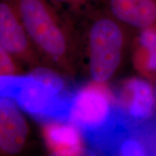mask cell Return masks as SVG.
I'll return each instance as SVG.
<instances>
[{
	"instance_id": "6da1fadb",
	"label": "cell",
	"mask_w": 156,
	"mask_h": 156,
	"mask_svg": "<svg viewBox=\"0 0 156 156\" xmlns=\"http://www.w3.org/2000/svg\"><path fill=\"white\" fill-rule=\"evenodd\" d=\"M124 34L114 17H102L93 23L89 33L90 73L95 83L108 81L119 67Z\"/></svg>"
},
{
	"instance_id": "7a4b0ae2",
	"label": "cell",
	"mask_w": 156,
	"mask_h": 156,
	"mask_svg": "<svg viewBox=\"0 0 156 156\" xmlns=\"http://www.w3.org/2000/svg\"><path fill=\"white\" fill-rule=\"evenodd\" d=\"M70 95L56 92L31 74L17 76L10 98L25 112L49 120L67 121Z\"/></svg>"
},
{
	"instance_id": "3957f363",
	"label": "cell",
	"mask_w": 156,
	"mask_h": 156,
	"mask_svg": "<svg viewBox=\"0 0 156 156\" xmlns=\"http://www.w3.org/2000/svg\"><path fill=\"white\" fill-rule=\"evenodd\" d=\"M19 12L27 34L40 49L54 58L64 56L65 36L41 0H20Z\"/></svg>"
},
{
	"instance_id": "277c9868",
	"label": "cell",
	"mask_w": 156,
	"mask_h": 156,
	"mask_svg": "<svg viewBox=\"0 0 156 156\" xmlns=\"http://www.w3.org/2000/svg\"><path fill=\"white\" fill-rule=\"evenodd\" d=\"M109 114V101L98 87L88 85L70 95L67 121L80 131L90 132L106 122Z\"/></svg>"
},
{
	"instance_id": "5b68a950",
	"label": "cell",
	"mask_w": 156,
	"mask_h": 156,
	"mask_svg": "<svg viewBox=\"0 0 156 156\" xmlns=\"http://www.w3.org/2000/svg\"><path fill=\"white\" fill-rule=\"evenodd\" d=\"M28 127L20 107L12 98L0 95V152L18 154L25 147Z\"/></svg>"
},
{
	"instance_id": "8992f818",
	"label": "cell",
	"mask_w": 156,
	"mask_h": 156,
	"mask_svg": "<svg viewBox=\"0 0 156 156\" xmlns=\"http://www.w3.org/2000/svg\"><path fill=\"white\" fill-rule=\"evenodd\" d=\"M109 8L114 19L132 28L156 25V0H109Z\"/></svg>"
},
{
	"instance_id": "52a82bcc",
	"label": "cell",
	"mask_w": 156,
	"mask_h": 156,
	"mask_svg": "<svg viewBox=\"0 0 156 156\" xmlns=\"http://www.w3.org/2000/svg\"><path fill=\"white\" fill-rule=\"evenodd\" d=\"M28 36L10 6L0 2V45L12 56H24L29 48Z\"/></svg>"
},
{
	"instance_id": "ba28073f",
	"label": "cell",
	"mask_w": 156,
	"mask_h": 156,
	"mask_svg": "<svg viewBox=\"0 0 156 156\" xmlns=\"http://www.w3.org/2000/svg\"><path fill=\"white\" fill-rule=\"evenodd\" d=\"M50 153H70L83 147L81 131L69 121L50 120L43 127Z\"/></svg>"
},
{
	"instance_id": "9c48e42d",
	"label": "cell",
	"mask_w": 156,
	"mask_h": 156,
	"mask_svg": "<svg viewBox=\"0 0 156 156\" xmlns=\"http://www.w3.org/2000/svg\"><path fill=\"white\" fill-rule=\"evenodd\" d=\"M131 94L129 112L132 117L143 119L151 114L155 106V97L151 85L143 80L133 79L127 83Z\"/></svg>"
},
{
	"instance_id": "30bf717a",
	"label": "cell",
	"mask_w": 156,
	"mask_h": 156,
	"mask_svg": "<svg viewBox=\"0 0 156 156\" xmlns=\"http://www.w3.org/2000/svg\"><path fill=\"white\" fill-rule=\"evenodd\" d=\"M139 41L147 52V68L150 71H156V27L143 29L140 35Z\"/></svg>"
},
{
	"instance_id": "8fae6325",
	"label": "cell",
	"mask_w": 156,
	"mask_h": 156,
	"mask_svg": "<svg viewBox=\"0 0 156 156\" xmlns=\"http://www.w3.org/2000/svg\"><path fill=\"white\" fill-rule=\"evenodd\" d=\"M119 156H147L142 144L134 138H126L121 143Z\"/></svg>"
},
{
	"instance_id": "7c38bea8",
	"label": "cell",
	"mask_w": 156,
	"mask_h": 156,
	"mask_svg": "<svg viewBox=\"0 0 156 156\" xmlns=\"http://www.w3.org/2000/svg\"><path fill=\"white\" fill-rule=\"evenodd\" d=\"M17 72L12 55L0 45V77L17 75Z\"/></svg>"
},
{
	"instance_id": "4fadbf2b",
	"label": "cell",
	"mask_w": 156,
	"mask_h": 156,
	"mask_svg": "<svg viewBox=\"0 0 156 156\" xmlns=\"http://www.w3.org/2000/svg\"><path fill=\"white\" fill-rule=\"evenodd\" d=\"M48 156H95V155L90 150L83 147L78 151L70 153H50Z\"/></svg>"
},
{
	"instance_id": "5bb4252c",
	"label": "cell",
	"mask_w": 156,
	"mask_h": 156,
	"mask_svg": "<svg viewBox=\"0 0 156 156\" xmlns=\"http://www.w3.org/2000/svg\"><path fill=\"white\" fill-rule=\"evenodd\" d=\"M55 1H58V2H63V1H66V0H55Z\"/></svg>"
},
{
	"instance_id": "9a60e30c",
	"label": "cell",
	"mask_w": 156,
	"mask_h": 156,
	"mask_svg": "<svg viewBox=\"0 0 156 156\" xmlns=\"http://www.w3.org/2000/svg\"><path fill=\"white\" fill-rule=\"evenodd\" d=\"M155 100H156V87H155Z\"/></svg>"
}]
</instances>
